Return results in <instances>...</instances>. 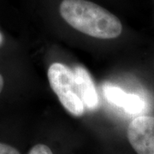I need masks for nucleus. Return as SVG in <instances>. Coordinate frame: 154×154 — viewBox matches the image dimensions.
<instances>
[{
	"mask_svg": "<svg viewBox=\"0 0 154 154\" xmlns=\"http://www.w3.org/2000/svg\"><path fill=\"white\" fill-rule=\"evenodd\" d=\"M58 11L69 26L94 38H115L122 31L121 21L114 14L90 0H62Z\"/></svg>",
	"mask_w": 154,
	"mask_h": 154,
	"instance_id": "1",
	"label": "nucleus"
},
{
	"mask_svg": "<svg viewBox=\"0 0 154 154\" xmlns=\"http://www.w3.org/2000/svg\"><path fill=\"white\" fill-rule=\"evenodd\" d=\"M50 86L65 110L75 116L85 113V105L79 93L73 70L60 63H52L48 69Z\"/></svg>",
	"mask_w": 154,
	"mask_h": 154,
	"instance_id": "2",
	"label": "nucleus"
},
{
	"mask_svg": "<svg viewBox=\"0 0 154 154\" xmlns=\"http://www.w3.org/2000/svg\"><path fill=\"white\" fill-rule=\"evenodd\" d=\"M127 135L138 154H154V116L134 118L128 127Z\"/></svg>",
	"mask_w": 154,
	"mask_h": 154,
	"instance_id": "3",
	"label": "nucleus"
},
{
	"mask_svg": "<svg viewBox=\"0 0 154 154\" xmlns=\"http://www.w3.org/2000/svg\"><path fill=\"white\" fill-rule=\"evenodd\" d=\"M103 93L105 99L112 105L118 106L129 114H139L146 108V103L136 94H128L122 88L110 84L103 87Z\"/></svg>",
	"mask_w": 154,
	"mask_h": 154,
	"instance_id": "4",
	"label": "nucleus"
},
{
	"mask_svg": "<svg viewBox=\"0 0 154 154\" xmlns=\"http://www.w3.org/2000/svg\"><path fill=\"white\" fill-rule=\"evenodd\" d=\"M74 73L85 108L87 107L88 110H96L99 107V99L90 74L84 67L82 66L75 67Z\"/></svg>",
	"mask_w": 154,
	"mask_h": 154,
	"instance_id": "5",
	"label": "nucleus"
},
{
	"mask_svg": "<svg viewBox=\"0 0 154 154\" xmlns=\"http://www.w3.org/2000/svg\"><path fill=\"white\" fill-rule=\"evenodd\" d=\"M28 154H53L51 150L44 144H38L30 150Z\"/></svg>",
	"mask_w": 154,
	"mask_h": 154,
	"instance_id": "6",
	"label": "nucleus"
},
{
	"mask_svg": "<svg viewBox=\"0 0 154 154\" xmlns=\"http://www.w3.org/2000/svg\"><path fill=\"white\" fill-rule=\"evenodd\" d=\"M0 154H21L17 148L10 145L0 143Z\"/></svg>",
	"mask_w": 154,
	"mask_h": 154,
	"instance_id": "7",
	"label": "nucleus"
},
{
	"mask_svg": "<svg viewBox=\"0 0 154 154\" xmlns=\"http://www.w3.org/2000/svg\"><path fill=\"white\" fill-rule=\"evenodd\" d=\"M4 85H5V81H4V78L2 76V75L0 74V94L4 88Z\"/></svg>",
	"mask_w": 154,
	"mask_h": 154,
	"instance_id": "8",
	"label": "nucleus"
},
{
	"mask_svg": "<svg viewBox=\"0 0 154 154\" xmlns=\"http://www.w3.org/2000/svg\"><path fill=\"white\" fill-rule=\"evenodd\" d=\"M2 41H3V35H2V33H0V44L2 43Z\"/></svg>",
	"mask_w": 154,
	"mask_h": 154,
	"instance_id": "9",
	"label": "nucleus"
}]
</instances>
